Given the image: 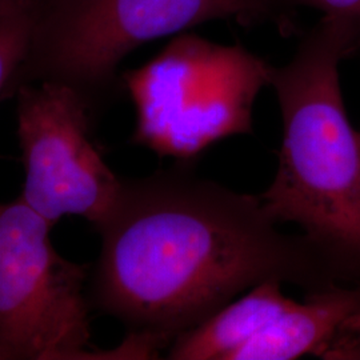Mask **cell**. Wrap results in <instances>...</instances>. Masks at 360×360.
I'll return each mask as SVG.
<instances>
[{"mask_svg":"<svg viewBox=\"0 0 360 360\" xmlns=\"http://www.w3.org/2000/svg\"><path fill=\"white\" fill-rule=\"evenodd\" d=\"M271 68L242 47L180 38L124 77L136 107L132 142L190 163L215 143L251 134L254 103L270 86Z\"/></svg>","mask_w":360,"mask_h":360,"instance_id":"obj_4","label":"cell"},{"mask_svg":"<svg viewBox=\"0 0 360 360\" xmlns=\"http://www.w3.org/2000/svg\"><path fill=\"white\" fill-rule=\"evenodd\" d=\"M260 196L203 179L183 163L122 193L98 232L91 309L165 347L257 284L307 292L347 279L304 233L279 231Z\"/></svg>","mask_w":360,"mask_h":360,"instance_id":"obj_1","label":"cell"},{"mask_svg":"<svg viewBox=\"0 0 360 360\" xmlns=\"http://www.w3.org/2000/svg\"><path fill=\"white\" fill-rule=\"evenodd\" d=\"M360 315V285L334 283L306 294L264 331L235 351L230 360L324 358L346 323Z\"/></svg>","mask_w":360,"mask_h":360,"instance_id":"obj_7","label":"cell"},{"mask_svg":"<svg viewBox=\"0 0 360 360\" xmlns=\"http://www.w3.org/2000/svg\"><path fill=\"white\" fill-rule=\"evenodd\" d=\"M283 13L279 0H38L26 58L6 96L22 84L56 82L98 110L115 94L120 63L144 44L208 22Z\"/></svg>","mask_w":360,"mask_h":360,"instance_id":"obj_3","label":"cell"},{"mask_svg":"<svg viewBox=\"0 0 360 360\" xmlns=\"http://www.w3.org/2000/svg\"><path fill=\"white\" fill-rule=\"evenodd\" d=\"M284 11L297 7L321 11L323 16L346 19L360 25V0H281Z\"/></svg>","mask_w":360,"mask_h":360,"instance_id":"obj_10","label":"cell"},{"mask_svg":"<svg viewBox=\"0 0 360 360\" xmlns=\"http://www.w3.org/2000/svg\"><path fill=\"white\" fill-rule=\"evenodd\" d=\"M31 20L32 13H25L0 22V96H6L26 58Z\"/></svg>","mask_w":360,"mask_h":360,"instance_id":"obj_9","label":"cell"},{"mask_svg":"<svg viewBox=\"0 0 360 360\" xmlns=\"http://www.w3.org/2000/svg\"><path fill=\"white\" fill-rule=\"evenodd\" d=\"M342 333H352L343 335L335 345L331 352L333 360H360V315L354 316L346 323Z\"/></svg>","mask_w":360,"mask_h":360,"instance_id":"obj_11","label":"cell"},{"mask_svg":"<svg viewBox=\"0 0 360 360\" xmlns=\"http://www.w3.org/2000/svg\"><path fill=\"white\" fill-rule=\"evenodd\" d=\"M358 143H359V171H360V129L358 131Z\"/></svg>","mask_w":360,"mask_h":360,"instance_id":"obj_13","label":"cell"},{"mask_svg":"<svg viewBox=\"0 0 360 360\" xmlns=\"http://www.w3.org/2000/svg\"><path fill=\"white\" fill-rule=\"evenodd\" d=\"M282 284L267 281L233 299L205 322L175 338L167 359L230 360L235 351L297 303L284 295Z\"/></svg>","mask_w":360,"mask_h":360,"instance_id":"obj_8","label":"cell"},{"mask_svg":"<svg viewBox=\"0 0 360 360\" xmlns=\"http://www.w3.org/2000/svg\"><path fill=\"white\" fill-rule=\"evenodd\" d=\"M37 0H0V22L19 15L32 13Z\"/></svg>","mask_w":360,"mask_h":360,"instance_id":"obj_12","label":"cell"},{"mask_svg":"<svg viewBox=\"0 0 360 360\" xmlns=\"http://www.w3.org/2000/svg\"><path fill=\"white\" fill-rule=\"evenodd\" d=\"M360 50V25L323 16L292 59L272 67L283 142L270 187L259 195L276 223L291 221L347 278L360 276V171L339 67Z\"/></svg>","mask_w":360,"mask_h":360,"instance_id":"obj_2","label":"cell"},{"mask_svg":"<svg viewBox=\"0 0 360 360\" xmlns=\"http://www.w3.org/2000/svg\"><path fill=\"white\" fill-rule=\"evenodd\" d=\"M13 96L26 171L20 198L52 226L75 215L98 231L117 203L123 179L94 141L96 110L56 82L22 84Z\"/></svg>","mask_w":360,"mask_h":360,"instance_id":"obj_6","label":"cell"},{"mask_svg":"<svg viewBox=\"0 0 360 360\" xmlns=\"http://www.w3.org/2000/svg\"><path fill=\"white\" fill-rule=\"evenodd\" d=\"M37 1H38V0H37Z\"/></svg>","mask_w":360,"mask_h":360,"instance_id":"obj_14","label":"cell"},{"mask_svg":"<svg viewBox=\"0 0 360 360\" xmlns=\"http://www.w3.org/2000/svg\"><path fill=\"white\" fill-rule=\"evenodd\" d=\"M52 229L20 196L0 203V360L112 358L91 347L90 267L56 252Z\"/></svg>","mask_w":360,"mask_h":360,"instance_id":"obj_5","label":"cell"}]
</instances>
